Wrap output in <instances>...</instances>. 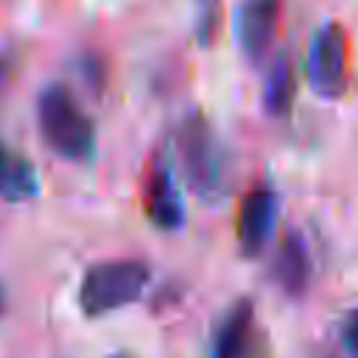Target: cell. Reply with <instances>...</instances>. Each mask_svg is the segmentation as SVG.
I'll return each instance as SVG.
<instances>
[{"instance_id":"cell-1","label":"cell","mask_w":358,"mask_h":358,"mask_svg":"<svg viewBox=\"0 0 358 358\" xmlns=\"http://www.w3.org/2000/svg\"><path fill=\"white\" fill-rule=\"evenodd\" d=\"M176 154L190 190L204 201H218L229 187V154L207 117L190 112L176 131Z\"/></svg>"},{"instance_id":"cell-2","label":"cell","mask_w":358,"mask_h":358,"mask_svg":"<svg viewBox=\"0 0 358 358\" xmlns=\"http://www.w3.org/2000/svg\"><path fill=\"white\" fill-rule=\"evenodd\" d=\"M42 140L67 162H87L95 154V123L67 84H48L36 98Z\"/></svg>"},{"instance_id":"cell-3","label":"cell","mask_w":358,"mask_h":358,"mask_svg":"<svg viewBox=\"0 0 358 358\" xmlns=\"http://www.w3.org/2000/svg\"><path fill=\"white\" fill-rule=\"evenodd\" d=\"M151 268L143 260H103L87 268L78 285V305L84 316H106L143 296Z\"/></svg>"},{"instance_id":"cell-4","label":"cell","mask_w":358,"mask_h":358,"mask_svg":"<svg viewBox=\"0 0 358 358\" xmlns=\"http://www.w3.org/2000/svg\"><path fill=\"white\" fill-rule=\"evenodd\" d=\"M310 90L324 101H338L350 87L347 73V34L338 22H322L310 39L305 62Z\"/></svg>"},{"instance_id":"cell-5","label":"cell","mask_w":358,"mask_h":358,"mask_svg":"<svg viewBox=\"0 0 358 358\" xmlns=\"http://www.w3.org/2000/svg\"><path fill=\"white\" fill-rule=\"evenodd\" d=\"M277 215H280V199L271 187H255L243 196L235 224V235L243 255L255 257L266 249V243L274 235Z\"/></svg>"},{"instance_id":"cell-6","label":"cell","mask_w":358,"mask_h":358,"mask_svg":"<svg viewBox=\"0 0 358 358\" xmlns=\"http://www.w3.org/2000/svg\"><path fill=\"white\" fill-rule=\"evenodd\" d=\"M280 8H282V0H243L241 3L238 45H241V53L246 56V62L257 64L268 53L271 42H274Z\"/></svg>"},{"instance_id":"cell-7","label":"cell","mask_w":358,"mask_h":358,"mask_svg":"<svg viewBox=\"0 0 358 358\" xmlns=\"http://www.w3.org/2000/svg\"><path fill=\"white\" fill-rule=\"evenodd\" d=\"M145 215L159 229H179L185 224V201L176 187L171 165H157L145 187Z\"/></svg>"},{"instance_id":"cell-8","label":"cell","mask_w":358,"mask_h":358,"mask_svg":"<svg viewBox=\"0 0 358 358\" xmlns=\"http://www.w3.org/2000/svg\"><path fill=\"white\" fill-rule=\"evenodd\" d=\"M310 274H313V266H310V255H308L305 241L296 232L285 235L274 252V260H271L274 282L288 296H302L310 285Z\"/></svg>"},{"instance_id":"cell-9","label":"cell","mask_w":358,"mask_h":358,"mask_svg":"<svg viewBox=\"0 0 358 358\" xmlns=\"http://www.w3.org/2000/svg\"><path fill=\"white\" fill-rule=\"evenodd\" d=\"M252 319H255L252 302L238 299L215 327L210 358H243L252 336Z\"/></svg>"},{"instance_id":"cell-10","label":"cell","mask_w":358,"mask_h":358,"mask_svg":"<svg viewBox=\"0 0 358 358\" xmlns=\"http://www.w3.org/2000/svg\"><path fill=\"white\" fill-rule=\"evenodd\" d=\"M39 193V173L36 168L11 148L6 140H0V199L3 201H28Z\"/></svg>"},{"instance_id":"cell-11","label":"cell","mask_w":358,"mask_h":358,"mask_svg":"<svg viewBox=\"0 0 358 358\" xmlns=\"http://www.w3.org/2000/svg\"><path fill=\"white\" fill-rule=\"evenodd\" d=\"M294 95H296V73H294V62L288 53H280L263 81V109L271 117H285L294 106Z\"/></svg>"},{"instance_id":"cell-12","label":"cell","mask_w":358,"mask_h":358,"mask_svg":"<svg viewBox=\"0 0 358 358\" xmlns=\"http://www.w3.org/2000/svg\"><path fill=\"white\" fill-rule=\"evenodd\" d=\"M193 34L201 48L215 42L218 25H221V0H193Z\"/></svg>"},{"instance_id":"cell-13","label":"cell","mask_w":358,"mask_h":358,"mask_svg":"<svg viewBox=\"0 0 358 358\" xmlns=\"http://www.w3.org/2000/svg\"><path fill=\"white\" fill-rule=\"evenodd\" d=\"M338 336H341V347H344L347 358H358V308L350 310V313L341 319Z\"/></svg>"},{"instance_id":"cell-14","label":"cell","mask_w":358,"mask_h":358,"mask_svg":"<svg viewBox=\"0 0 358 358\" xmlns=\"http://www.w3.org/2000/svg\"><path fill=\"white\" fill-rule=\"evenodd\" d=\"M6 310V288H3V280H0V316Z\"/></svg>"},{"instance_id":"cell-15","label":"cell","mask_w":358,"mask_h":358,"mask_svg":"<svg viewBox=\"0 0 358 358\" xmlns=\"http://www.w3.org/2000/svg\"><path fill=\"white\" fill-rule=\"evenodd\" d=\"M109 358H134V355H129V352H115V355H109Z\"/></svg>"}]
</instances>
